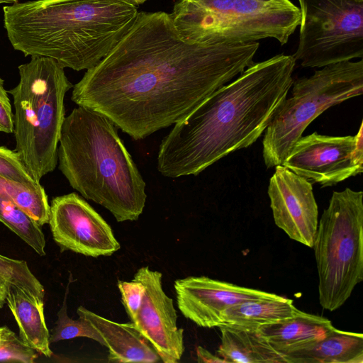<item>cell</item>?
Wrapping results in <instances>:
<instances>
[{
    "instance_id": "obj_1",
    "label": "cell",
    "mask_w": 363,
    "mask_h": 363,
    "mask_svg": "<svg viewBox=\"0 0 363 363\" xmlns=\"http://www.w3.org/2000/svg\"><path fill=\"white\" fill-rule=\"evenodd\" d=\"M258 42H193L169 13L138 12L115 47L73 86L71 99L134 140L167 128L251 65Z\"/></svg>"
},
{
    "instance_id": "obj_2",
    "label": "cell",
    "mask_w": 363,
    "mask_h": 363,
    "mask_svg": "<svg viewBox=\"0 0 363 363\" xmlns=\"http://www.w3.org/2000/svg\"><path fill=\"white\" fill-rule=\"evenodd\" d=\"M293 55L252 63L206 98L162 140L157 168L164 177L197 175L265 131L294 82Z\"/></svg>"
},
{
    "instance_id": "obj_3",
    "label": "cell",
    "mask_w": 363,
    "mask_h": 363,
    "mask_svg": "<svg viewBox=\"0 0 363 363\" xmlns=\"http://www.w3.org/2000/svg\"><path fill=\"white\" fill-rule=\"evenodd\" d=\"M13 48L76 71L96 66L133 25L136 6L123 0H33L5 6Z\"/></svg>"
},
{
    "instance_id": "obj_4",
    "label": "cell",
    "mask_w": 363,
    "mask_h": 363,
    "mask_svg": "<svg viewBox=\"0 0 363 363\" xmlns=\"http://www.w3.org/2000/svg\"><path fill=\"white\" fill-rule=\"evenodd\" d=\"M117 128L104 115L78 106L64 120L57 162L83 198L106 208L118 222L133 221L145 206V182Z\"/></svg>"
},
{
    "instance_id": "obj_5",
    "label": "cell",
    "mask_w": 363,
    "mask_h": 363,
    "mask_svg": "<svg viewBox=\"0 0 363 363\" xmlns=\"http://www.w3.org/2000/svg\"><path fill=\"white\" fill-rule=\"evenodd\" d=\"M13 97L16 150L38 182L57 164V147L65 118V97L73 87L55 60L31 56L18 66Z\"/></svg>"
},
{
    "instance_id": "obj_6",
    "label": "cell",
    "mask_w": 363,
    "mask_h": 363,
    "mask_svg": "<svg viewBox=\"0 0 363 363\" xmlns=\"http://www.w3.org/2000/svg\"><path fill=\"white\" fill-rule=\"evenodd\" d=\"M169 14L180 35L193 42L273 38L284 45L300 22L290 0H178Z\"/></svg>"
},
{
    "instance_id": "obj_7",
    "label": "cell",
    "mask_w": 363,
    "mask_h": 363,
    "mask_svg": "<svg viewBox=\"0 0 363 363\" xmlns=\"http://www.w3.org/2000/svg\"><path fill=\"white\" fill-rule=\"evenodd\" d=\"M314 249L320 306L334 311L363 280V192L333 191L318 223Z\"/></svg>"
},
{
    "instance_id": "obj_8",
    "label": "cell",
    "mask_w": 363,
    "mask_h": 363,
    "mask_svg": "<svg viewBox=\"0 0 363 363\" xmlns=\"http://www.w3.org/2000/svg\"><path fill=\"white\" fill-rule=\"evenodd\" d=\"M292 91L265 130L262 155L267 168L281 164L308 125L331 106L363 92V60L325 66L294 80Z\"/></svg>"
},
{
    "instance_id": "obj_9",
    "label": "cell",
    "mask_w": 363,
    "mask_h": 363,
    "mask_svg": "<svg viewBox=\"0 0 363 363\" xmlns=\"http://www.w3.org/2000/svg\"><path fill=\"white\" fill-rule=\"evenodd\" d=\"M298 46L293 57L307 68L362 59L363 0H298Z\"/></svg>"
},
{
    "instance_id": "obj_10",
    "label": "cell",
    "mask_w": 363,
    "mask_h": 363,
    "mask_svg": "<svg viewBox=\"0 0 363 363\" xmlns=\"http://www.w3.org/2000/svg\"><path fill=\"white\" fill-rule=\"evenodd\" d=\"M311 183L335 185L363 172L362 121L354 135L301 136L281 164Z\"/></svg>"
},
{
    "instance_id": "obj_11",
    "label": "cell",
    "mask_w": 363,
    "mask_h": 363,
    "mask_svg": "<svg viewBox=\"0 0 363 363\" xmlns=\"http://www.w3.org/2000/svg\"><path fill=\"white\" fill-rule=\"evenodd\" d=\"M50 205L48 224L61 252L98 257L120 249L111 226L77 193L56 196Z\"/></svg>"
},
{
    "instance_id": "obj_12",
    "label": "cell",
    "mask_w": 363,
    "mask_h": 363,
    "mask_svg": "<svg viewBox=\"0 0 363 363\" xmlns=\"http://www.w3.org/2000/svg\"><path fill=\"white\" fill-rule=\"evenodd\" d=\"M274 167L267 190L274 223L291 240L313 247L318 223L313 184L282 164Z\"/></svg>"
},
{
    "instance_id": "obj_13",
    "label": "cell",
    "mask_w": 363,
    "mask_h": 363,
    "mask_svg": "<svg viewBox=\"0 0 363 363\" xmlns=\"http://www.w3.org/2000/svg\"><path fill=\"white\" fill-rule=\"evenodd\" d=\"M162 273L140 268L133 280L142 283L145 293L133 323L164 363L178 362L184 351V329L177 325L173 300L164 291Z\"/></svg>"
},
{
    "instance_id": "obj_14",
    "label": "cell",
    "mask_w": 363,
    "mask_h": 363,
    "mask_svg": "<svg viewBox=\"0 0 363 363\" xmlns=\"http://www.w3.org/2000/svg\"><path fill=\"white\" fill-rule=\"evenodd\" d=\"M174 289L177 306L182 315L197 325L209 328L222 325L224 311L233 306L281 296L205 276L177 279Z\"/></svg>"
},
{
    "instance_id": "obj_15",
    "label": "cell",
    "mask_w": 363,
    "mask_h": 363,
    "mask_svg": "<svg viewBox=\"0 0 363 363\" xmlns=\"http://www.w3.org/2000/svg\"><path fill=\"white\" fill-rule=\"evenodd\" d=\"M102 336L108 350V362L153 363L160 358L149 341L133 323H119L104 318L84 306L77 309Z\"/></svg>"
},
{
    "instance_id": "obj_16",
    "label": "cell",
    "mask_w": 363,
    "mask_h": 363,
    "mask_svg": "<svg viewBox=\"0 0 363 363\" xmlns=\"http://www.w3.org/2000/svg\"><path fill=\"white\" fill-rule=\"evenodd\" d=\"M334 328L329 319L301 311L292 317L261 325L257 332L284 357L324 337Z\"/></svg>"
},
{
    "instance_id": "obj_17",
    "label": "cell",
    "mask_w": 363,
    "mask_h": 363,
    "mask_svg": "<svg viewBox=\"0 0 363 363\" xmlns=\"http://www.w3.org/2000/svg\"><path fill=\"white\" fill-rule=\"evenodd\" d=\"M6 303L19 330V337L38 353L52 355L50 331L44 312V298L9 284Z\"/></svg>"
},
{
    "instance_id": "obj_18",
    "label": "cell",
    "mask_w": 363,
    "mask_h": 363,
    "mask_svg": "<svg viewBox=\"0 0 363 363\" xmlns=\"http://www.w3.org/2000/svg\"><path fill=\"white\" fill-rule=\"evenodd\" d=\"M285 363H363V335L334 328L324 337L284 355Z\"/></svg>"
},
{
    "instance_id": "obj_19",
    "label": "cell",
    "mask_w": 363,
    "mask_h": 363,
    "mask_svg": "<svg viewBox=\"0 0 363 363\" xmlns=\"http://www.w3.org/2000/svg\"><path fill=\"white\" fill-rule=\"evenodd\" d=\"M218 328L221 343L217 354L226 363H285L282 354L257 331L228 324Z\"/></svg>"
},
{
    "instance_id": "obj_20",
    "label": "cell",
    "mask_w": 363,
    "mask_h": 363,
    "mask_svg": "<svg viewBox=\"0 0 363 363\" xmlns=\"http://www.w3.org/2000/svg\"><path fill=\"white\" fill-rule=\"evenodd\" d=\"M301 311L291 299L283 296L249 301L227 308L222 315V325L257 331L261 325L292 317Z\"/></svg>"
},
{
    "instance_id": "obj_21",
    "label": "cell",
    "mask_w": 363,
    "mask_h": 363,
    "mask_svg": "<svg viewBox=\"0 0 363 363\" xmlns=\"http://www.w3.org/2000/svg\"><path fill=\"white\" fill-rule=\"evenodd\" d=\"M0 191L42 227L48 223L50 205L44 187L30 186L0 177Z\"/></svg>"
},
{
    "instance_id": "obj_22",
    "label": "cell",
    "mask_w": 363,
    "mask_h": 363,
    "mask_svg": "<svg viewBox=\"0 0 363 363\" xmlns=\"http://www.w3.org/2000/svg\"><path fill=\"white\" fill-rule=\"evenodd\" d=\"M0 222L40 256L46 255L45 238L41 227L0 191Z\"/></svg>"
},
{
    "instance_id": "obj_23",
    "label": "cell",
    "mask_w": 363,
    "mask_h": 363,
    "mask_svg": "<svg viewBox=\"0 0 363 363\" xmlns=\"http://www.w3.org/2000/svg\"><path fill=\"white\" fill-rule=\"evenodd\" d=\"M70 280L67 286L62 304L57 311V320L50 333V343L57 342L61 340H71L78 337L91 338L103 346L106 343L95 327L82 315H78L77 320L72 319L67 314V298L69 292Z\"/></svg>"
},
{
    "instance_id": "obj_24",
    "label": "cell",
    "mask_w": 363,
    "mask_h": 363,
    "mask_svg": "<svg viewBox=\"0 0 363 363\" xmlns=\"http://www.w3.org/2000/svg\"><path fill=\"white\" fill-rule=\"evenodd\" d=\"M0 276L9 284L27 290L43 298V285L30 271L25 260H18L0 255Z\"/></svg>"
},
{
    "instance_id": "obj_25",
    "label": "cell",
    "mask_w": 363,
    "mask_h": 363,
    "mask_svg": "<svg viewBox=\"0 0 363 363\" xmlns=\"http://www.w3.org/2000/svg\"><path fill=\"white\" fill-rule=\"evenodd\" d=\"M37 357V352L8 326H0V362L33 363Z\"/></svg>"
},
{
    "instance_id": "obj_26",
    "label": "cell",
    "mask_w": 363,
    "mask_h": 363,
    "mask_svg": "<svg viewBox=\"0 0 363 363\" xmlns=\"http://www.w3.org/2000/svg\"><path fill=\"white\" fill-rule=\"evenodd\" d=\"M0 177L30 186H38L23 163L19 153L0 145Z\"/></svg>"
},
{
    "instance_id": "obj_27",
    "label": "cell",
    "mask_w": 363,
    "mask_h": 363,
    "mask_svg": "<svg viewBox=\"0 0 363 363\" xmlns=\"http://www.w3.org/2000/svg\"><path fill=\"white\" fill-rule=\"evenodd\" d=\"M118 287L121 294L122 303L131 323H134L145 293V287L140 281L134 280H118Z\"/></svg>"
},
{
    "instance_id": "obj_28",
    "label": "cell",
    "mask_w": 363,
    "mask_h": 363,
    "mask_svg": "<svg viewBox=\"0 0 363 363\" xmlns=\"http://www.w3.org/2000/svg\"><path fill=\"white\" fill-rule=\"evenodd\" d=\"M8 94L0 77V132L13 133V114Z\"/></svg>"
},
{
    "instance_id": "obj_29",
    "label": "cell",
    "mask_w": 363,
    "mask_h": 363,
    "mask_svg": "<svg viewBox=\"0 0 363 363\" xmlns=\"http://www.w3.org/2000/svg\"><path fill=\"white\" fill-rule=\"evenodd\" d=\"M196 356H197V362H204V363H226L225 359L219 357L218 355H214L211 353L209 351L202 347L201 346H198L196 347Z\"/></svg>"
},
{
    "instance_id": "obj_30",
    "label": "cell",
    "mask_w": 363,
    "mask_h": 363,
    "mask_svg": "<svg viewBox=\"0 0 363 363\" xmlns=\"http://www.w3.org/2000/svg\"><path fill=\"white\" fill-rule=\"evenodd\" d=\"M9 283L0 276V308L6 304Z\"/></svg>"
},
{
    "instance_id": "obj_31",
    "label": "cell",
    "mask_w": 363,
    "mask_h": 363,
    "mask_svg": "<svg viewBox=\"0 0 363 363\" xmlns=\"http://www.w3.org/2000/svg\"><path fill=\"white\" fill-rule=\"evenodd\" d=\"M123 1L130 4V5L137 6L140 4H143L144 2H145L147 0H123Z\"/></svg>"
},
{
    "instance_id": "obj_32",
    "label": "cell",
    "mask_w": 363,
    "mask_h": 363,
    "mask_svg": "<svg viewBox=\"0 0 363 363\" xmlns=\"http://www.w3.org/2000/svg\"><path fill=\"white\" fill-rule=\"evenodd\" d=\"M18 0H0L1 4H14L18 2Z\"/></svg>"
}]
</instances>
